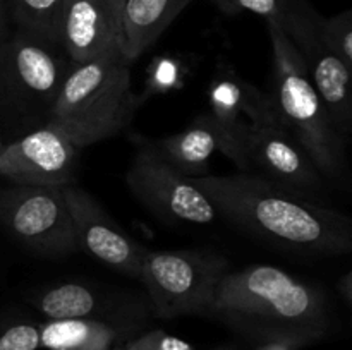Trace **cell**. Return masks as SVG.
I'll use <instances>...</instances> for the list:
<instances>
[{
	"label": "cell",
	"mask_w": 352,
	"mask_h": 350,
	"mask_svg": "<svg viewBox=\"0 0 352 350\" xmlns=\"http://www.w3.org/2000/svg\"><path fill=\"white\" fill-rule=\"evenodd\" d=\"M219 216L256 239L302 254H347L352 249L349 216L323 202L299 198L253 172L189 177Z\"/></svg>",
	"instance_id": "1"
},
{
	"label": "cell",
	"mask_w": 352,
	"mask_h": 350,
	"mask_svg": "<svg viewBox=\"0 0 352 350\" xmlns=\"http://www.w3.org/2000/svg\"><path fill=\"white\" fill-rule=\"evenodd\" d=\"M206 316L258 345L296 350L323 340L332 326L325 292L272 264L227 271Z\"/></svg>",
	"instance_id": "2"
},
{
	"label": "cell",
	"mask_w": 352,
	"mask_h": 350,
	"mask_svg": "<svg viewBox=\"0 0 352 350\" xmlns=\"http://www.w3.org/2000/svg\"><path fill=\"white\" fill-rule=\"evenodd\" d=\"M131 64L119 43L93 60L72 64L45 124L60 130L78 150L122 132L140 106Z\"/></svg>",
	"instance_id": "3"
},
{
	"label": "cell",
	"mask_w": 352,
	"mask_h": 350,
	"mask_svg": "<svg viewBox=\"0 0 352 350\" xmlns=\"http://www.w3.org/2000/svg\"><path fill=\"white\" fill-rule=\"evenodd\" d=\"M272 45V106L329 184H347L346 137L313 86L298 48L278 21H267Z\"/></svg>",
	"instance_id": "4"
},
{
	"label": "cell",
	"mask_w": 352,
	"mask_h": 350,
	"mask_svg": "<svg viewBox=\"0 0 352 350\" xmlns=\"http://www.w3.org/2000/svg\"><path fill=\"white\" fill-rule=\"evenodd\" d=\"M229 270V259L222 254L146 249L138 280L146 288L148 307L160 319L206 316Z\"/></svg>",
	"instance_id": "5"
},
{
	"label": "cell",
	"mask_w": 352,
	"mask_h": 350,
	"mask_svg": "<svg viewBox=\"0 0 352 350\" xmlns=\"http://www.w3.org/2000/svg\"><path fill=\"white\" fill-rule=\"evenodd\" d=\"M241 151L248 172L261 175L299 198L325 205L329 180L284 129L275 110L270 115L243 124Z\"/></svg>",
	"instance_id": "6"
},
{
	"label": "cell",
	"mask_w": 352,
	"mask_h": 350,
	"mask_svg": "<svg viewBox=\"0 0 352 350\" xmlns=\"http://www.w3.org/2000/svg\"><path fill=\"white\" fill-rule=\"evenodd\" d=\"M0 223L19 244L48 257L79 250L64 189L19 185L0 191Z\"/></svg>",
	"instance_id": "7"
},
{
	"label": "cell",
	"mask_w": 352,
	"mask_h": 350,
	"mask_svg": "<svg viewBox=\"0 0 352 350\" xmlns=\"http://www.w3.org/2000/svg\"><path fill=\"white\" fill-rule=\"evenodd\" d=\"M0 64L14 110L47 120L48 110L72 67L60 43L16 30L0 43Z\"/></svg>",
	"instance_id": "8"
},
{
	"label": "cell",
	"mask_w": 352,
	"mask_h": 350,
	"mask_svg": "<svg viewBox=\"0 0 352 350\" xmlns=\"http://www.w3.org/2000/svg\"><path fill=\"white\" fill-rule=\"evenodd\" d=\"M131 194L158 218L208 225L220 218L205 192L188 175L164 160L151 141L138 139V150L126 172Z\"/></svg>",
	"instance_id": "9"
},
{
	"label": "cell",
	"mask_w": 352,
	"mask_h": 350,
	"mask_svg": "<svg viewBox=\"0 0 352 350\" xmlns=\"http://www.w3.org/2000/svg\"><path fill=\"white\" fill-rule=\"evenodd\" d=\"M320 14L308 0H285L280 24L298 48L306 72L333 124L344 137L351 134V69L330 50L318 30Z\"/></svg>",
	"instance_id": "10"
},
{
	"label": "cell",
	"mask_w": 352,
	"mask_h": 350,
	"mask_svg": "<svg viewBox=\"0 0 352 350\" xmlns=\"http://www.w3.org/2000/svg\"><path fill=\"white\" fill-rule=\"evenodd\" d=\"M78 148L50 124L3 144L0 175L12 184L64 187L74 184Z\"/></svg>",
	"instance_id": "11"
},
{
	"label": "cell",
	"mask_w": 352,
	"mask_h": 350,
	"mask_svg": "<svg viewBox=\"0 0 352 350\" xmlns=\"http://www.w3.org/2000/svg\"><path fill=\"white\" fill-rule=\"evenodd\" d=\"M65 202L71 213L79 249L110 270L131 278H140L146 247L127 235L102 205L76 184L64 185Z\"/></svg>",
	"instance_id": "12"
},
{
	"label": "cell",
	"mask_w": 352,
	"mask_h": 350,
	"mask_svg": "<svg viewBox=\"0 0 352 350\" xmlns=\"http://www.w3.org/2000/svg\"><path fill=\"white\" fill-rule=\"evenodd\" d=\"M208 113L232 148V161L241 172H248L241 151V129L246 120L274 113L270 96L241 78L229 64H219L208 86Z\"/></svg>",
	"instance_id": "13"
},
{
	"label": "cell",
	"mask_w": 352,
	"mask_h": 350,
	"mask_svg": "<svg viewBox=\"0 0 352 350\" xmlns=\"http://www.w3.org/2000/svg\"><path fill=\"white\" fill-rule=\"evenodd\" d=\"M30 304L47 319H96L129 331L138 312L127 301L107 295L95 285L64 281L34 292Z\"/></svg>",
	"instance_id": "14"
},
{
	"label": "cell",
	"mask_w": 352,
	"mask_h": 350,
	"mask_svg": "<svg viewBox=\"0 0 352 350\" xmlns=\"http://www.w3.org/2000/svg\"><path fill=\"white\" fill-rule=\"evenodd\" d=\"M58 43L72 64H85L119 43V23L107 0H65Z\"/></svg>",
	"instance_id": "15"
},
{
	"label": "cell",
	"mask_w": 352,
	"mask_h": 350,
	"mask_svg": "<svg viewBox=\"0 0 352 350\" xmlns=\"http://www.w3.org/2000/svg\"><path fill=\"white\" fill-rule=\"evenodd\" d=\"M151 144L167 163L188 177L208 174L210 160L215 153L234 160L229 141L210 113H201L184 130L151 141Z\"/></svg>",
	"instance_id": "16"
},
{
	"label": "cell",
	"mask_w": 352,
	"mask_h": 350,
	"mask_svg": "<svg viewBox=\"0 0 352 350\" xmlns=\"http://www.w3.org/2000/svg\"><path fill=\"white\" fill-rule=\"evenodd\" d=\"M192 0H124L119 14V47L129 62L153 47Z\"/></svg>",
	"instance_id": "17"
},
{
	"label": "cell",
	"mask_w": 352,
	"mask_h": 350,
	"mask_svg": "<svg viewBox=\"0 0 352 350\" xmlns=\"http://www.w3.org/2000/svg\"><path fill=\"white\" fill-rule=\"evenodd\" d=\"M127 329L96 319H47L40 323V349L113 350Z\"/></svg>",
	"instance_id": "18"
},
{
	"label": "cell",
	"mask_w": 352,
	"mask_h": 350,
	"mask_svg": "<svg viewBox=\"0 0 352 350\" xmlns=\"http://www.w3.org/2000/svg\"><path fill=\"white\" fill-rule=\"evenodd\" d=\"M65 0H6L10 23L16 30L58 43V21Z\"/></svg>",
	"instance_id": "19"
},
{
	"label": "cell",
	"mask_w": 352,
	"mask_h": 350,
	"mask_svg": "<svg viewBox=\"0 0 352 350\" xmlns=\"http://www.w3.org/2000/svg\"><path fill=\"white\" fill-rule=\"evenodd\" d=\"M318 30L327 47L352 69V9L318 17Z\"/></svg>",
	"instance_id": "20"
},
{
	"label": "cell",
	"mask_w": 352,
	"mask_h": 350,
	"mask_svg": "<svg viewBox=\"0 0 352 350\" xmlns=\"http://www.w3.org/2000/svg\"><path fill=\"white\" fill-rule=\"evenodd\" d=\"M186 74H188V69L177 58L157 57L150 65L146 89H144V96L140 100V103L153 95H164L172 89L181 88Z\"/></svg>",
	"instance_id": "21"
},
{
	"label": "cell",
	"mask_w": 352,
	"mask_h": 350,
	"mask_svg": "<svg viewBox=\"0 0 352 350\" xmlns=\"http://www.w3.org/2000/svg\"><path fill=\"white\" fill-rule=\"evenodd\" d=\"M40 325L26 319L0 321V350H38Z\"/></svg>",
	"instance_id": "22"
},
{
	"label": "cell",
	"mask_w": 352,
	"mask_h": 350,
	"mask_svg": "<svg viewBox=\"0 0 352 350\" xmlns=\"http://www.w3.org/2000/svg\"><path fill=\"white\" fill-rule=\"evenodd\" d=\"M215 5L227 16L251 12L265 21H280L285 0H213Z\"/></svg>",
	"instance_id": "23"
},
{
	"label": "cell",
	"mask_w": 352,
	"mask_h": 350,
	"mask_svg": "<svg viewBox=\"0 0 352 350\" xmlns=\"http://www.w3.org/2000/svg\"><path fill=\"white\" fill-rule=\"evenodd\" d=\"M116 350H196L186 340L179 336L168 335L164 329H151L136 338L127 340L126 343L117 347Z\"/></svg>",
	"instance_id": "24"
},
{
	"label": "cell",
	"mask_w": 352,
	"mask_h": 350,
	"mask_svg": "<svg viewBox=\"0 0 352 350\" xmlns=\"http://www.w3.org/2000/svg\"><path fill=\"white\" fill-rule=\"evenodd\" d=\"M14 110V103H12V96H10L9 91V84H7L6 74H3L2 64H0V112L3 110Z\"/></svg>",
	"instance_id": "25"
},
{
	"label": "cell",
	"mask_w": 352,
	"mask_h": 350,
	"mask_svg": "<svg viewBox=\"0 0 352 350\" xmlns=\"http://www.w3.org/2000/svg\"><path fill=\"white\" fill-rule=\"evenodd\" d=\"M10 34H12V31H10V19L6 0H0V43H3Z\"/></svg>",
	"instance_id": "26"
},
{
	"label": "cell",
	"mask_w": 352,
	"mask_h": 350,
	"mask_svg": "<svg viewBox=\"0 0 352 350\" xmlns=\"http://www.w3.org/2000/svg\"><path fill=\"white\" fill-rule=\"evenodd\" d=\"M337 287H339V292H340V295H342L344 302L349 305L351 301H352V273H351V271L344 273V277L340 278L339 285H337Z\"/></svg>",
	"instance_id": "27"
},
{
	"label": "cell",
	"mask_w": 352,
	"mask_h": 350,
	"mask_svg": "<svg viewBox=\"0 0 352 350\" xmlns=\"http://www.w3.org/2000/svg\"><path fill=\"white\" fill-rule=\"evenodd\" d=\"M254 350H296L294 347L287 345V343H261Z\"/></svg>",
	"instance_id": "28"
},
{
	"label": "cell",
	"mask_w": 352,
	"mask_h": 350,
	"mask_svg": "<svg viewBox=\"0 0 352 350\" xmlns=\"http://www.w3.org/2000/svg\"><path fill=\"white\" fill-rule=\"evenodd\" d=\"M122 3L124 0H110V10H112V14L116 16L117 23H119V14L120 9H122Z\"/></svg>",
	"instance_id": "29"
},
{
	"label": "cell",
	"mask_w": 352,
	"mask_h": 350,
	"mask_svg": "<svg viewBox=\"0 0 352 350\" xmlns=\"http://www.w3.org/2000/svg\"><path fill=\"white\" fill-rule=\"evenodd\" d=\"M215 350H234L232 347H222V349H215Z\"/></svg>",
	"instance_id": "30"
},
{
	"label": "cell",
	"mask_w": 352,
	"mask_h": 350,
	"mask_svg": "<svg viewBox=\"0 0 352 350\" xmlns=\"http://www.w3.org/2000/svg\"><path fill=\"white\" fill-rule=\"evenodd\" d=\"M2 146H3V141H2V134H0V150H2Z\"/></svg>",
	"instance_id": "31"
},
{
	"label": "cell",
	"mask_w": 352,
	"mask_h": 350,
	"mask_svg": "<svg viewBox=\"0 0 352 350\" xmlns=\"http://www.w3.org/2000/svg\"><path fill=\"white\" fill-rule=\"evenodd\" d=\"M107 3H109V7H110V0H107Z\"/></svg>",
	"instance_id": "32"
},
{
	"label": "cell",
	"mask_w": 352,
	"mask_h": 350,
	"mask_svg": "<svg viewBox=\"0 0 352 350\" xmlns=\"http://www.w3.org/2000/svg\"><path fill=\"white\" fill-rule=\"evenodd\" d=\"M113 350H116V349H113Z\"/></svg>",
	"instance_id": "33"
}]
</instances>
